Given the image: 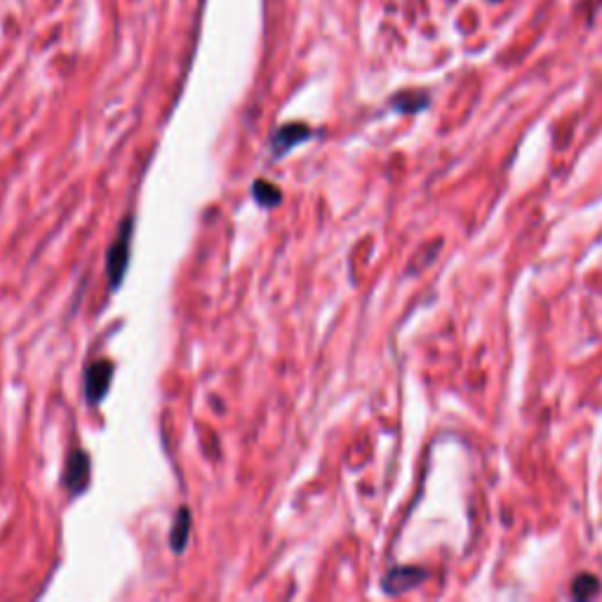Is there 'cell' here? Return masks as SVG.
Here are the masks:
<instances>
[{
    "mask_svg": "<svg viewBox=\"0 0 602 602\" xmlns=\"http://www.w3.org/2000/svg\"><path fill=\"white\" fill-rule=\"evenodd\" d=\"M426 577V572L414 570V567H396L384 577V591L386 593H403L407 588L417 586L421 579Z\"/></svg>",
    "mask_w": 602,
    "mask_h": 602,
    "instance_id": "5b68a950",
    "label": "cell"
},
{
    "mask_svg": "<svg viewBox=\"0 0 602 602\" xmlns=\"http://www.w3.org/2000/svg\"><path fill=\"white\" fill-rule=\"evenodd\" d=\"M189 530H191V513L189 508H179V513L175 515V523H172V532H170V544L175 548V553H182L186 541H189Z\"/></svg>",
    "mask_w": 602,
    "mask_h": 602,
    "instance_id": "8992f818",
    "label": "cell"
},
{
    "mask_svg": "<svg viewBox=\"0 0 602 602\" xmlns=\"http://www.w3.org/2000/svg\"><path fill=\"white\" fill-rule=\"evenodd\" d=\"M130 252H132V219H125V222L120 224L118 238L113 240V245L109 247V254H106V276H109L111 290H118L120 283H123L127 264H130Z\"/></svg>",
    "mask_w": 602,
    "mask_h": 602,
    "instance_id": "6da1fadb",
    "label": "cell"
},
{
    "mask_svg": "<svg viewBox=\"0 0 602 602\" xmlns=\"http://www.w3.org/2000/svg\"><path fill=\"white\" fill-rule=\"evenodd\" d=\"M252 196L259 205H264V207H273L283 200V193H280L278 186L266 182V179H257V182L252 184Z\"/></svg>",
    "mask_w": 602,
    "mask_h": 602,
    "instance_id": "52a82bcc",
    "label": "cell"
},
{
    "mask_svg": "<svg viewBox=\"0 0 602 602\" xmlns=\"http://www.w3.org/2000/svg\"><path fill=\"white\" fill-rule=\"evenodd\" d=\"M113 381V363L109 360H97L85 370V398L90 405L102 403Z\"/></svg>",
    "mask_w": 602,
    "mask_h": 602,
    "instance_id": "7a4b0ae2",
    "label": "cell"
},
{
    "mask_svg": "<svg viewBox=\"0 0 602 602\" xmlns=\"http://www.w3.org/2000/svg\"><path fill=\"white\" fill-rule=\"evenodd\" d=\"M492 3H499V0H492Z\"/></svg>",
    "mask_w": 602,
    "mask_h": 602,
    "instance_id": "9c48e42d",
    "label": "cell"
},
{
    "mask_svg": "<svg viewBox=\"0 0 602 602\" xmlns=\"http://www.w3.org/2000/svg\"><path fill=\"white\" fill-rule=\"evenodd\" d=\"M598 588H600L598 579L591 577V574H581V577L574 579L572 595L577 600H588V598H593L595 593H598Z\"/></svg>",
    "mask_w": 602,
    "mask_h": 602,
    "instance_id": "ba28073f",
    "label": "cell"
},
{
    "mask_svg": "<svg viewBox=\"0 0 602 602\" xmlns=\"http://www.w3.org/2000/svg\"><path fill=\"white\" fill-rule=\"evenodd\" d=\"M90 483V457L85 452H73L64 468V487L73 497H78L80 492H85V487Z\"/></svg>",
    "mask_w": 602,
    "mask_h": 602,
    "instance_id": "3957f363",
    "label": "cell"
},
{
    "mask_svg": "<svg viewBox=\"0 0 602 602\" xmlns=\"http://www.w3.org/2000/svg\"><path fill=\"white\" fill-rule=\"evenodd\" d=\"M309 137H311V127L304 125V123H287L283 127H278L276 135H273V139H271L273 156H276V158L285 156L287 151H292L294 146L306 142Z\"/></svg>",
    "mask_w": 602,
    "mask_h": 602,
    "instance_id": "277c9868",
    "label": "cell"
}]
</instances>
